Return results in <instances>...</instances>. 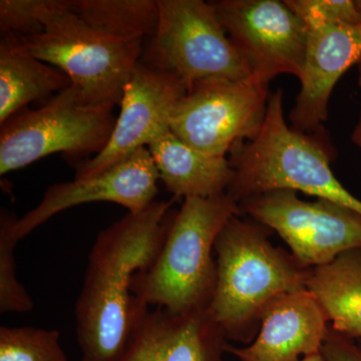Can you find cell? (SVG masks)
<instances>
[{
  "mask_svg": "<svg viewBox=\"0 0 361 361\" xmlns=\"http://www.w3.org/2000/svg\"><path fill=\"white\" fill-rule=\"evenodd\" d=\"M242 212L227 193L184 199L155 262L135 275L133 291L149 307L173 313L209 307L217 279L215 242Z\"/></svg>",
  "mask_w": 361,
  "mask_h": 361,
  "instance_id": "4",
  "label": "cell"
},
{
  "mask_svg": "<svg viewBox=\"0 0 361 361\" xmlns=\"http://www.w3.org/2000/svg\"><path fill=\"white\" fill-rule=\"evenodd\" d=\"M211 4L252 78L266 85L284 73L300 80L308 28L285 1L218 0Z\"/></svg>",
  "mask_w": 361,
  "mask_h": 361,
  "instance_id": "10",
  "label": "cell"
},
{
  "mask_svg": "<svg viewBox=\"0 0 361 361\" xmlns=\"http://www.w3.org/2000/svg\"><path fill=\"white\" fill-rule=\"evenodd\" d=\"M351 140H353V144L361 149V114L357 125L355 126L353 135H351Z\"/></svg>",
  "mask_w": 361,
  "mask_h": 361,
  "instance_id": "25",
  "label": "cell"
},
{
  "mask_svg": "<svg viewBox=\"0 0 361 361\" xmlns=\"http://www.w3.org/2000/svg\"><path fill=\"white\" fill-rule=\"evenodd\" d=\"M300 361H325L324 357H323L322 353H315V355L306 356L303 360Z\"/></svg>",
  "mask_w": 361,
  "mask_h": 361,
  "instance_id": "26",
  "label": "cell"
},
{
  "mask_svg": "<svg viewBox=\"0 0 361 361\" xmlns=\"http://www.w3.org/2000/svg\"><path fill=\"white\" fill-rule=\"evenodd\" d=\"M307 28L301 90L289 114L292 129L304 134L319 129L327 120L332 90L343 73L361 61V25Z\"/></svg>",
  "mask_w": 361,
  "mask_h": 361,
  "instance_id": "13",
  "label": "cell"
},
{
  "mask_svg": "<svg viewBox=\"0 0 361 361\" xmlns=\"http://www.w3.org/2000/svg\"><path fill=\"white\" fill-rule=\"evenodd\" d=\"M56 330L0 327V361H68Z\"/></svg>",
  "mask_w": 361,
  "mask_h": 361,
  "instance_id": "20",
  "label": "cell"
},
{
  "mask_svg": "<svg viewBox=\"0 0 361 361\" xmlns=\"http://www.w3.org/2000/svg\"><path fill=\"white\" fill-rule=\"evenodd\" d=\"M159 177L175 198H210L227 193L234 180L229 159L197 151L169 130L148 147Z\"/></svg>",
  "mask_w": 361,
  "mask_h": 361,
  "instance_id": "16",
  "label": "cell"
},
{
  "mask_svg": "<svg viewBox=\"0 0 361 361\" xmlns=\"http://www.w3.org/2000/svg\"><path fill=\"white\" fill-rule=\"evenodd\" d=\"M40 61L71 78L85 102L116 106L144 54L142 39L111 37L85 23L59 0L44 18V32L23 37Z\"/></svg>",
  "mask_w": 361,
  "mask_h": 361,
  "instance_id": "5",
  "label": "cell"
},
{
  "mask_svg": "<svg viewBox=\"0 0 361 361\" xmlns=\"http://www.w3.org/2000/svg\"><path fill=\"white\" fill-rule=\"evenodd\" d=\"M306 289L322 306L330 329L349 338H361V249L310 269Z\"/></svg>",
  "mask_w": 361,
  "mask_h": 361,
  "instance_id": "18",
  "label": "cell"
},
{
  "mask_svg": "<svg viewBox=\"0 0 361 361\" xmlns=\"http://www.w3.org/2000/svg\"><path fill=\"white\" fill-rule=\"evenodd\" d=\"M71 11L92 27L122 39H144L155 35L157 0H68Z\"/></svg>",
  "mask_w": 361,
  "mask_h": 361,
  "instance_id": "19",
  "label": "cell"
},
{
  "mask_svg": "<svg viewBox=\"0 0 361 361\" xmlns=\"http://www.w3.org/2000/svg\"><path fill=\"white\" fill-rule=\"evenodd\" d=\"M269 97L268 85L252 77L197 82L176 106L170 129L197 151L226 157L257 135Z\"/></svg>",
  "mask_w": 361,
  "mask_h": 361,
  "instance_id": "9",
  "label": "cell"
},
{
  "mask_svg": "<svg viewBox=\"0 0 361 361\" xmlns=\"http://www.w3.org/2000/svg\"><path fill=\"white\" fill-rule=\"evenodd\" d=\"M322 353L325 361H361V348L353 338L337 334L330 327Z\"/></svg>",
  "mask_w": 361,
  "mask_h": 361,
  "instance_id": "24",
  "label": "cell"
},
{
  "mask_svg": "<svg viewBox=\"0 0 361 361\" xmlns=\"http://www.w3.org/2000/svg\"><path fill=\"white\" fill-rule=\"evenodd\" d=\"M307 27L336 25H360L361 18L353 0H285Z\"/></svg>",
  "mask_w": 361,
  "mask_h": 361,
  "instance_id": "23",
  "label": "cell"
},
{
  "mask_svg": "<svg viewBox=\"0 0 361 361\" xmlns=\"http://www.w3.org/2000/svg\"><path fill=\"white\" fill-rule=\"evenodd\" d=\"M235 176L227 194L242 201L276 190H292L348 207L361 214V201L342 186L329 152L318 137L298 132L284 118L281 90L270 94L257 135L229 153Z\"/></svg>",
  "mask_w": 361,
  "mask_h": 361,
  "instance_id": "3",
  "label": "cell"
},
{
  "mask_svg": "<svg viewBox=\"0 0 361 361\" xmlns=\"http://www.w3.org/2000/svg\"><path fill=\"white\" fill-rule=\"evenodd\" d=\"M227 338L210 311L149 310L118 361H224Z\"/></svg>",
  "mask_w": 361,
  "mask_h": 361,
  "instance_id": "15",
  "label": "cell"
},
{
  "mask_svg": "<svg viewBox=\"0 0 361 361\" xmlns=\"http://www.w3.org/2000/svg\"><path fill=\"white\" fill-rule=\"evenodd\" d=\"M329 320L307 289L276 297L263 310L255 339L244 348L227 343L240 361H300L322 353Z\"/></svg>",
  "mask_w": 361,
  "mask_h": 361,
  "instance_id": "14",
  "label": "cell"
},
{
  "mask_svg": "<svg viewBox=\"0 0 361 361\" xmlns=\"http://www.w3.org/2000/svg\"><path fill=\"white\" fill-rule=\"evenodd\" d=\"M59 0H1L0 30L26 37L44 32L47 14Z\"/></svg>",
  "mask_w": 361,
  "mask_h": 361,
  "instance_id": "22",
  "label": "cell"
},
{
  "mask_svg": "<svg viewBox=\"0 0 361 361\" xmlns=\"http://www.w3.org/2000/svg\"><path fill=\"white\" fill-rule=\"evenodd\" d=\"M239 207L255 222L274 230L304 269L361 249V214L334 202L301 200L296 191L276 190L242 201Z\"/></svg>",
  "mask_w": 361,
  "mask_h": 361,
  "instance_id": "8",
  "label": "cell"
},
{
  "mask_svg": "<svg viewBox=\"0 0 361 361\" xmlns=\"http://www.w3.org/2000/svg\"><path fill=\"white\" fill-rule=\"evenodd\" d=\"M111 104L87 103L71 85L37 110L23 109L0 126V175L61 153L82 163L101 153L115 129Z\"/></svg>",
  "mask_w": 361,
  "mask_h": 361,
  "instance_id": "6",
  "label": "cell"
},
{
  "mask_svg": "<svg viewBox=\"0 0 361 361\" xmlns=\"http://www.w3.org/2000/svg\"><path fill=\"white\" fill-rule=\"evenodd\" d=\"M18 218L11 211L0 212V312L25 313L35 307L32 296L16 277L14 227Z\"/></svg>",
  "mask_w": 361,
  "mask_h": 361,
  "instance_id": "21",
  "label": "cell"
},
{
  "mask_svg": "<svg viewBox=\"0 0 361 361\" xmlns=\"http://www.w3.org/2000/svg\"><path fill=\"white\" fill-rule=\"evenodd\" d=\"M187 92L179 78L141 59L123 89L110 141L101 153L75 166V179L94 177L137 149L148 148L171 130V116Z\"/></svg>",
  "mask_w": 361,
  "mask_h": 361,
  "instance_id": "11",
  "label": "cell"
},
{
  "mask_svg": "<svg viewBox=\"0 0 361 361\" xmlns=\"http://www.w3.org/2000/svg\"><path fill=\"white\" fill-rule=\"evenodd\" d=\"M265 229L234 216L216 239L217 279L208 310L227 339L250 341L273 299L306 289L310 269L273 245Z\"/></svg>",
  "mask_w": 361,
  "mask_h": 361,
  "instance_id": "2",
  "label": "cell"
},
{
  "mask_svg": "<svg viewBox=\"0 0 361 361\" xmlns=\"http://www.w3.org/2000/svg\"><path fill=\"white\" fill-rule=\"evenodd\" d=\"M355 6L356 9H357L358 13H360L361 18V0H355Z\"/></svg>",
  "mask_w": 361,
  "mask_h": 361,
  "instance_id": "27",
  "label": "cell"
},
{
  "mask_svg": "<svg viewBox=\"0 0 361 361\" xmlns=\"http://www.w3.org/2000/svg\"><path fill=\"white\" fill-rule=\"evenodd\" d=\"M71 84L63 71L33 56L25 40L4 33L0 40V125L28 104Z\"/></svg>",
  "mask_w": 361,
  "mask_h": 361,
  "instance_id": "17",
  "label": "cell"
},
{
  "mask_svg": "<svg viewBox=\"0 0 361 361\" xmlns=\"http://www.w3.org/2000/svg\"><path fill=\"white\" fill-rule=\"evenodd\" d=\"M159 180L149 149H137L94 177L52 185L35 208L18 218L14 235L20 241L56 214L94 202H110L128 209L129 213L140 212L156 201Z\"/></svg>",
  "mask_w": 361,
  "mask_h": 361,
  "instance_id": "12",
  "label": "cell"
},
{
  "mask_svg": "<svg viewBox=\"0 0 361 361\" xmlns=\"http://www.w3.org/2000/svg\"><path fill=\"white\" fill-rule=\"evenodd\" d=\"M157 1L158 27L144 49V63L179 78L188 90L204 80L251 78L211 2Z\"/></svg>",
  "mask_w": 361,
  "mask_h": 361,
  "instance_id": "7",
  "label": "cell"
},
{
  "mask_svg": "<svg viewBox=\"0 0 361 361\" xmlns=\"http://www.w3.org/2000/svg\"><path fill=\"white\" fill-rule=\"evenodd\" d=\"M358 85L361 87V61L360 63V66H358Z\"/></svg>",
  "mask_w": 361,
  "mask_h": 361,
  "instance_id": "28",
  "label": "cell"
},
{
  "mask_svg": "<svg viewBox=\"0 0 361 361\" xmlns=\"http://www.w3.org/2000/svg\"><path fill=\"white\" fill-rule=\"evenodd\" d=\"M154 201L128 213L97 235L75 301L82 361H118L149 307L133 291L135 275L155 262L176 211Z\"/></svg>",
  "mask_w": 361,
  "mask_h": 361,
  "instance_id": "1",
  "label": "cell"
}]
</instances>
